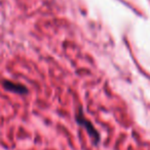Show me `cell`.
I'll use <instances>...</instances> for the list:
<instances>
[{"instance_id":"7a4b0ae2","label":"cell","mask_w":150,"mask_h":150,"mask_svg":"<svg viewBox=\"0 0 150 150\" xmlns=\"http://www.w3.org/2000/svg\"><path fill=\"white\" fill-rule=\"evenodd\" d=\"M4 87L7 90L12 91V92H17V93H24L27 92L26 88L22 85H18V84H14L10 83V82H4Z\"/></svg>"},{"instance_id":"6da1fadb","label":"cell","mask_w":150,"mask_h":150,"mask_svg":"<svg viewBox=\"0 0 150 150\" xmlns=\"http://www.w3.org/2000/svg\"><path fill=\"white\" fill-rule=\"evenodd\" d=\"M76 120H77L78 124L81 125L82 127H84V129L88 131V133L90 134V136L92 137L93 139H94V142L95 143H98L99 140H100L99 133L97 132L96 130H95L94 127H93V125L90 124L88 120H86V119L83 117V115H82L81 111H79V112H78V115H76Z\"/></svg>"}]
</instances>
